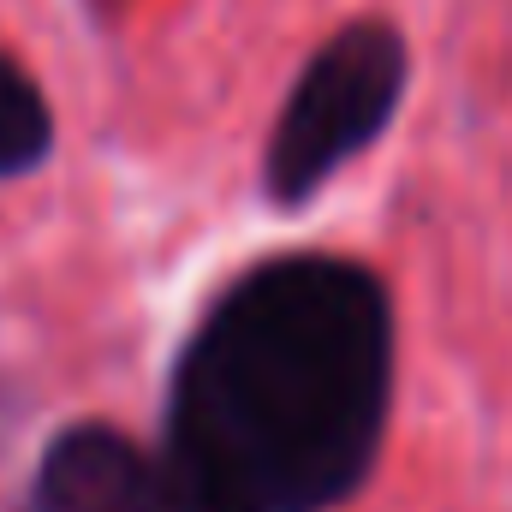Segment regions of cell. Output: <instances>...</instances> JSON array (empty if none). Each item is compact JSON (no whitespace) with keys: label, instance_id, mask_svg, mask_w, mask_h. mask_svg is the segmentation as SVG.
<instances>
[{"label":"cell","instance_id":"obj_1","mask_svg":"<svg viewBox=\"0 0 512 512\" xmlns=\"http://www.w3.org/2000/svg\"><path fill=\"white\" fill-rule=\"evenodd\" d=\"M393 387L382 280L346 256H268L197 322L167 411L179 512H322L376 465Z\"/></svg>","mask_w":512,"mask_h":512},{"label":"cell","instance_id":"obj_2","mask_svg":"<svg viewBox=\"0 0 512 512\" xmlns=\"http://www.w3.org/2000/svg\"><path fill=\"white\" fill-rule=\"evenodd\" d=\"M399 90H405V42L382 18H358L328 48H316L268 137V197L280 209L316 197L393 120Z\"/></svg>","mask_w":512,"mask_h":512},{"label":"cell","instance_id":"obj_3","mask_svg":"<svg viewBox=\"0 0 512 512\" xmlns=\"http://www.w3.org/2000/svg\"><path fill=\"white\" fill-rule=\"evenodd\" d=\"M36 512H179V489L167 459L143 453L131 435L78 423L36 471Z\"/></svg>","mask_w":512,"mask_h":512},{"label":"cell","instance_id":"obj_4","mask_svg":"<svg viewBox=\"0 0 512 512\" xmlns=\"http://www.w3.org/2000/svg\"><path fill=\"white\" fill-rule=\"evenodd\" d=\"M54 143V120L42 90L0 54V173H24L48 155Z\"/></svg>","mask_w":512,"mask_h":512}]
</instances>
